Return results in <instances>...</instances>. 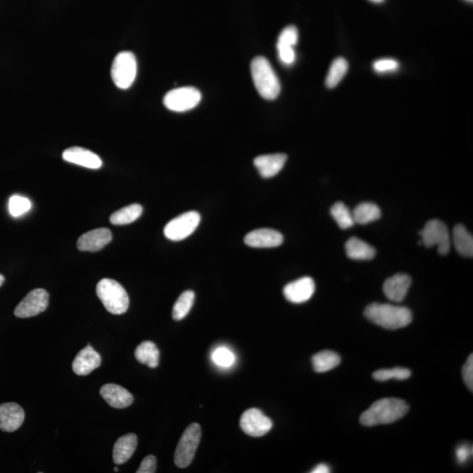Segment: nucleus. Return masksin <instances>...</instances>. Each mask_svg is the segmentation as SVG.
I'll use <instances>...</instances> for the list:
<instances>
[{"mask_svg": "<svg viewBox=\"0 0 473 473\" xmlns=\"http://www.w3.org/2000/svg\"><path fill=\"white\" fill-rule=\"evenodd\" d=\"M298 30L295 25H288L279 35L277 46L294 47L298 42Z\"/></svg>", "mask_w": 473, "mask_h": 473, "instance_id": "34", "label": "nucleus"}, {"mask_svg": "<svg viewBox=\"0 0 473 473\" xmlns=\"http://www.w3.org/2000/svg\"><path fill=\"white\" fill-rule=\"evenodd\" d=\"M200 221L201 216L198 212H186L167 223L164 228V235L172 241L185 240L195 232Z\"/></svg>", "mask_w": 473, "mask_h": 473, "instance_id": "9", "label": "nucleus"}, {"mask_svg": "<svg viewBox=\"0 0 473 473\" xmlns=\"http://www.w3.org/2000/svg\"><path fill=\"white\" fill-rule=\"evenodd\" d=\"M340 356L332 351H322L313 357V368L317 373H326L340 364Z\"/></svg>", "mask_w": 473, "mask_h": 473, "instance_id": "25", "label": "nucleus"}, {"mask_svg": "<svg viewBox=\"0 0 473 473\" xmlns=\"http://www.w3.org/2000/svg\"><path fill=\"white\" fill-rule=\"evenodd\" d=\"M410 376H411V371L402 368L378 370L373 375V379L378 381H386L393 379L403 380L409 379Z\"/></svg>", "mask_w": 473, "mask_h": 473, "instance_id": "31", "label": "nucleus"}, {"mask_svg": "<svg viewBox=\"0 0 473 473\" xmlns=\"http://www.w3.org/2000/svg\"><path fill=\"white\" fill-rule=\"evenodd\" d=\"M421 242L426 247H438L439 255H448L450 250V237L445 223L438 219L431 220L419 233Z\"/></svg>", "mask_w": 473, "mask_h": 473, "instance_id": "7", "label": "nucleus"}, {"mask_svg": "<svg viewBox=\"0 0 473 473\" xmlns=\"http://www.w3.org/2000/svg\"><path fill=\"white\" fill-rule=\"evenodd\" d=\"M409 412V406L401 399H379L366 410L361 416L363 426L373 427L380 424H393Z\"/></svg>", "mask_w": 473, "mask_h": 473, "instance_id": "1", "label": "nucleus"}, {"mask_svg": "<svg viewBox=\"0 0 473 473\" xmlns=\"http://www.w3.org/2000/svg\"><path fill=\"white\" fill-rule=\"evenodd\" d=\"M467 1H468V2H472L473 0H467Z\"/></svg>", "mask_w": 473, "mask_h": 473, "instance_id": "44", "label": "nucleus"}, {"mask_svg": "<svg viewBox=\"0 0 473 473\" xmlns=\"http://www.w3.org/2000/svg\"><path fill=\"white\" fill-rule=\"evenodd\" d=\"M25 420V412L19 404L14 402L0 405V430L13 432L19 430Z\"/></svg>", "mask_w": 473, "mask_h": 473, "instance_id": "13", "label": "nucleus"}, {"mask_svg": "<svg viewBox=\"0 0 473 473\" xmlns=\"http://www.w3.org/2000/svg\"><path fill=\"white\" fill-rule=\"evenodd\" d=\"M138 445L137 436L129 433L121 436L113 447V461L116 465L127 463L133 456Z\"/></svg>", "mask_w": 473, "mask_h": 473, "instance_id": "21", "label": "nucleus"}, {"mask_svg": "<svg viewBox=\"0 0 473 473\" xmlns=\"http://www.w3.org/2000/svg\"><path fill=\"white\" fill-rule=\"evenodd\" d=\"M331 214L341 229L346 230L354 226L353 212L342 202H337L333 205Z\"/></svg>", "mask_w": 473, "mask_h": 473, "instance_id": "30", "label": "nucleus"}, {"mask_svg": "<svg viewBox=\"0 0 473 473\" xmlns=\"http://www.w3.org/2000/svg\"><path fill=\"white\" fill-rule=\"evenodd\" d=\"M195 293L192 291L183 292L174 304L172 317L174 320L181 321L189 313L195 302Z\"/></svg>", "mask_w": 473, "mask_h": 473, "instance_id": "28", "label": "nucleus"}, {"mask_svg": "<svg viewBox=\"0 0 473 473\" xmlns=\"http://www.w3.org/2000/svg\"><path fill=\"white\" fill-rule=\"evenodd\" d=\"M112 240V234L109 229H95L78 238V248L83 252H98L106 247Z\"/></svg>", "mask_w": 473, "mask_h": 473, "instance_id": "15", "label": "nucleus"}, {"mask_svg": "<svg viewBox=\"0 0 473 473\" xmlns=\"http://www.w3.org/2000/svg\"><path fill=\"white\" fill-rule=\"evenodd\" d=\"M365 315L373 324L387 329L404 328L413 319L411 310L408 308L388 303L370 304L366 307Z\"/></svg>", "mask_w": 473, "mask_h": 473, "instance_id": "2", "label": "nucleus"}, {"mask_svg": "<svg viewBox=\"0 0 473 473\" xmlns=\"http://www.w3.org/2000/svg\"><path fill=\"white\" fill-rule=\"evenodd\" d=\"M115 472H119V468L118 467H115Z\"/></svg>", "mask_w": 473, "mask_h": 473, "instance_id": "43", "label": "nucleus"}, {"mask_svg": "<svg viewBox=\"0 0 473 473\" xmlns=\"http://www.w3.org/2000/svg\"><path fill=\"white\" fill-rule=\"evenodd\" d=\"M111 76L113 83L119 89L127 90L133 86L137 76V60L129 51L117 54L112 62Z\"/></svg>", "mask_w": 473, "mask_h": 473, "instance_id": "5", "label": "nucleus"}, {"mask_svg": "<svg viewBox=\"0 0 473 473\" xmlns=\"http://www.w3.org/2000/svg\"><path fill=\"white\" fill-rule=\"evenodd\" d=\"M49 295L45 289L36 288L29 292L14 310V315L19 318L35 317L47 310Z\"/></svg>", "mask_w": 473, "mask_h": 473, "instance_id": "10", "label": "nucleus"}, {"mask_svg": "<svg viewBox=\"0 0 473 473\" xmlns=\"http://www.w3.org/2000/svg\"><path fill=\"white\" fill-rule=\"evenodd\" d=\"M348 69H349V64L344 58H337L333 61L325 80L326 86L329 89L335 88L346 75Z\"/></svg>", "mask_w": 473, "mask_h": 473, "instance_id": "29", "label": "nucleus"}, {"mask_svg": "<svg viewBox=\"0 0 473 473\" xmlns=\"http://www.w3.org/2000/svg\"><path fill=\"white\" fill-rule=\"evenodd\" d=\"M212 361L221 368H229L236 361L235 355L226 346H219L211 354Z\"/></svg>", "mask_w": 473, "mask_h": 473, "instance_id": "32", "label": "nucleus"}, {"mask_svg": "<svg viewBox=\"0 0 473 473\" xmlns=\"http://www.w3.org/2000/svg\"><path fill=\"white\" fill-rule=\"evenodd\" d=\"M411 282V278L408 274H396L385 281L383 285L384 294L392 302L401 303L408 294Z\"/></svg>", "mask_w": 473, "mask_h": 473, "instance_id": "17", "label": "nucleus"}, {"mask_svg": "<svg viewBox=\"0 0 473 473\" xmlns=\"http://www.w3.org/2000/svg\"><path fill=\"white\" fill-rule=\"evenodd\" d=\"M100 395L108 404L115 409H126L134 402V396L117 384H105L101 387Z\"/></svg>", "mask_w": 473, "mask_h": 473, "instance_id": "19", "label": "nucleus"}, {"mask_svg": "<svg viewBox=\"0 0 473 473\" xmlns=\"http://www.w3.org/2000/svg\"><path fill=\"white\" fill-rule=\"evenodd\" d=\"M313 473H329L331 472V468H329V465L326 464H319L315 467L313 471H311Z\"/></svg>", "mask_w": 473, "mask_h": 473, "instance_id": "40", "label": "nucleus"}, {"mask_svg": "<svg viewBox=\"0 0 473 473\" xmlns=\"http://www.w3.org/2000/svg\"><path fill=\"white\" fill-rule=\"evenodd\" d=\"M278 56L280 61L284 65H292L296 61V52L294 47L286 46H277Z\"/></svg>", "mask_w": 473, "mask_h": 473, "instance_id": "36", "label": "nucleus"}, {"mask_svg": "<svg viewBox=\"0 0 473 473\" xmlns=\"http://www.w3.org/2000/svg\"><path fill=\"white\" fill-rule=\"evenodd\" d=\"M315 291L313 278L303 277L285 286L284 294L285 298L293 303H303L309 300Z\"/></svg>", "mask_w": 473, "mask_h": 473, "instance_id": "12", "label": "nucleus"}, {"mask_svg": "<svg viewBox=\"0 0 473 473\" xmlns=\"http://www.w3.org/2000/svg\"><path fill=\"white\" fill-rule=\"evenodd\" d=\"M245 243L254 248L277 247L284 242L282 234L273 229H257L245 237Z\"/></svg>", "mask_w": 473, "mask_h": 473, "instance_id": "14", "label": "nucleus"}, {"mask_svg": "<svg viewBox=\"0 0 473 473\" xmlns=\"http://www.w3.org/2000/svg\"><path fill=\"white\" fill-rule=\"evenodd\" d=\"M135 358L150 368H156L160 362V351L151 341L142 342L135 350Z\"/></svg>", "mask_w": 473, "mask_h": 473, "instance_id": "24", "label": "nucleus"}, {"mask_svg": "<svg viewBox=\"0 0 473 473\" xmlns=\"http://www.w3.org/2000/svg\"><path fill=\"white\" fill-rule=\"evenodd\" d=\"M399 62L395 59H380L373 62V69L377 73L395 72L399 69Z\"/></svg>", "mask_w": 473, "mask_h": 473, "instance_id": "35", "label": "nucleus"}, {"mask_svg": "<svg viewBox=\"0 0 473 473\" xmlns=\"http://www.w3.org/2000/svg\"><path fill=\"white\" fill-rule=\"evenodd\" d=\"M101 361V356L93 349L90 344H88L76 356L73 361L72 369L76 375H88L100 366Z\"/></svg>", "mask_w": 473, "mask_h": 473, "instance_id": "16", "label": "nucleus"}, {"mask_svg": "<svg viewBox=\"0 0 473 473\" xmlns=\"http://www.w3.org/2000/svg\"><path fill=\"white\" fill-rule=\"evenodd\" d=\"M288 156L284 153H274L256 157L254 163L263 178H271L284 168Z\"/></svg>", "mask_w": 473, "mask_h": 473, "instance_id": "20", "label": "nucleus"}, {"mask_svg": "<svg viewBox=\"0 0 473 473\" xmlns=\"http://www.w3.org/2000/svg\"><path fill=\"white\" fill-rule=\"evenodd\" d=\"M201 436V427L198 424H190L183 432L175 452V464L177 467L186 468L192 463Z\"/></svg>", "mask_w": 473, "mask_h": 473, "instance_id": "6", "label": "nucleus"}, {"mask_svg": "<svg viewBox=\"0 0 473 473\" xmlns=\"http://www.w3.org/2000/svg\"><path fill=\"white\" fill-rule=\"evenodd\" d=\"M4 282H5V277L0 274V287L4 284Z\"/></svg>", "mask_w": 473, "mask_h": 473, "instance_id": "41", "label": "nucleus"}, {"mask_svg": "<svg viewBox=\"0 0 473 473\" xmlns=\"http://www.w3.org/2000/svg\"><path fill=\"white\" fill-rule=\"evenodd\" d=\"M157 461L155 456L149 455L141 462L137 473H155L156 472Z\"/></svg>", "mask_w": 473, "mask_h": 473, "instance_id": "38", "label": "nucleus"}, {"mask_svg": "<svg viewBox=\"0 0 473 473\" xmlns=\"http://www.w3.org/2000/svg\"><path fill=\"white\" fill-rule=\"evenodd\" d=\"M252 78L256 90L267 100H274L281 93V83L269 60L255 57L251 64Z\"/></svg>", "mask_w": 473, "mask_h": 473, "instance_id": "3", "label": "nucleus"}, {"mask_svg": "<svg viewBox=\"0 0 473 473\" xmlns=\"http://www.w3.org/2000/svg\"><path fill=\"white\" fill-rule=\"evenodd\" d=\"M202 94L194 87L177 88L165 95L163 103L168 110L175 112H185L195 108L199 104Z\"/></svg>", "mask_w": 473, "mask_h": 473, "instance_id": "8", "label": "nucleus"}, {"mask_svg": "<svg viewBox=\"0 0 473 473\" xmlns=\"http://www.w3.org/2000/svg\"><path fill=\"white\" fill-rule=\"evenodd\" d=\"M370 1H372L373 3H383L384 0H370Z\"/></svg>", "mask_w": 473, "mask_h": 473, "instance_id": "42", "label": "nucleus"}, {"mask_svg": "<svg viewBox=\"0 0 473 473\" xmlns=\"http://www.w3.org/2000/svg\"><path fill=\"white\" fill-rule=\"evenodd\" d=\"M143 208L141 204H134L117 211L110 218V221L115 226L129 225L136 221L142 214Z\"/></svg>", "mask_w": 473, "mask_h": 473, "instance_id": "27", "label": "nucleus"}, {"mask_svg": "<svg viewBox=\"0 0 473 473\" xmlns=\"http://www.w3.org/2000/svg\"><path fill=\"white\" fill-rule=\"evenodd\" d=\"M240 428L245 434L259 438L272 430L273 421L258 409H250L242 414Z\"/></svg>", "mask_w": 473, "mask_h": 473, "instance_id": "11", "label": "nucleus"}, {"mask_svg": "<svg viewBox=\"0 0 473 473\" xmlns=\"http://www.w3.org/2000/svg\"><path fill=\"white\" fill-rule=\"evenodd\" d=\"M344 247L347 256L351 259L370 260L375 258L376 255V250L372 245L356 237L351 238Z\"/></svg>", "mask_w": 473, "mask_h": 473, "instance_id": "22", "label": "nucleus"}, {"mask_svg": "<svg viewBox=\"0 0 473 473\" xmlns=\"http://www.w3.org/2000/svg\"><path fill=\"white\" fill-rule=\"evenodd\" d=\"M353 216L355 223L366 225V223L376 221L381 217V211L377 204L373 203H362L356 206Z\"/></svg>", "mask_w": 473, "mask_h": 473, "instance_id": "26", "label": "nucleus"}, {"mask_svg": "<svg viewBox=\"0 0 473 473\" xmlns=\"http://www.w3.org/2000/svg\"><path fill=\"white\" fill-rule=\"evenodd\" d=\"M32 206L31 202L28 198L21 196H13L9 200V212L14 218L27 214Z\"/></svg>", "mask_w": 473, "mask_h": 473, "instance_id": "33", "label": "nucleus"}, {"mask_svg": "<svg viewBox=\"0 0 473 473\" xmlns=\"http://www.w3.org/2000/svg\"><path fill=\"white\" fill-rule=\"evenodd\" d=\"M472 448L470 445H462L460 447H457L456 450V457L458 463H467V462L469 460V458L472 457Z\"/></svg>", "mask_w": 473, "mask_h": 473, "instance_id": "39", "label": "nucleus"}, {"mask_svg": "<svg viewBox=\"0 0 473 473\" xmlns=\"http://www.w3.org/2000/svg\"><path fill=\"white\" fill-rule=\"evenodd\" d=\"M452 240L458 254L465 257H472L473 238L463 225L454 227Z\"/></svg>", "mask_w": 473, "mask_h": 473, "instance_id": "23", "label": "nucleus"}, {"mask_svg": "<svg viewBox=\"0 0 473 473\" xmlns=\"http://www.w3.org/2000/svg\"><path fill=\"white\" fill-rule=\"evenodd\" d=\"M462 375L465 383L467 384L469 390H473V355L469 356L467 361L465 362L463 370H462Z\"/></svg>", "mask_w": 473, "mask_h": 473, "instance_id": "37", "label": "nucleus"}, {"mask_svg": "<svg viewBox=\"0 0 473 473\" xmlns=\"http://www.w3.org/2000/svg\"><path fill=\"white\" fill-rule=\"evenodd\" d=\"M62 158L67 163L79 165L90 170H98L103 165L100 157L96 153L78 146L66 149L62 153Z\"/></svg>", "mask_w": 473, "mask_h": 473, "instance_id": "18", "label": "nucleus"}, {"mask_svg": "<svg viewBox=\"0 0 473 473\" xmlns=\"http://www.w3.org/2000/svg\"><path fill=\"white\" fill-rule=\"evenodd\" d=\"M97 295L108 311L113 315L126 313L129 307V296L118 281L102 279L97 285Z\"/></svg>", "mask_w": 473, "mask_h": 473, "instance_id": "4", "label": "nucleus"}]
</instances>
